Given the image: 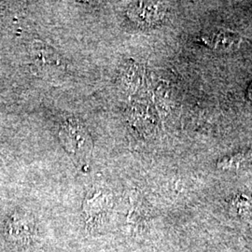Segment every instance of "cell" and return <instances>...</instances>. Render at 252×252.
<instances>
[{
  "label": "cell",
  "mask_w": 252,
  "mask_h": 252,
  "mask_svg": "<svg viewBox=\"0 0 252 252\" xmlns=\"http://www.w3.org/2000/svg\"><path fill=\"white\" fill-rule=\"evenodd\" d=\"M60 137L67 152L77 157H84L90 153L93 142L89 133L79 121L68 119L63 122Z\"/></svg>",
  "instance_id": "cell-1"
},
{
  "label": "cell",
  "mask_w": 252,
  "mask_h": 252,
  "mask_svg": "<svg viewBox=\"0 0 252 252\" xmlns=\"http://www.w3.org/2000/svg\"><path fill=\"white\" fill-rule=\"evenodd\" d=\"M32 56L34 62L40 67H57L62 63L54 50L43 44L33 46Z\"/></svg>",
  "instance_id": "cell-4"
},
{
  "label": "cell",
  "mask_w": 252,
  "mask_h": 252,
  "mask_svg": "<svg viewBox=\"0 0 252 252\" xmlns=\"http://www.w3.org/2000/svg\"><path fill=\"white\" fill-rule=\"evenodd\" d=\"M199 42L217 51H230L241 44V37L229 31H213L199 36Z\"/></svg>",
  "instance_id": "cell-3"
},
{
  "label": "cell",
  "mask_w": 252,
  "mask_h": 252,
  "mask_svg": "<svg viewBox=\"0 0 252 252\" xmlns=\"http://www.w3.org/2000/svg\"><path fill=\"white\" fill-rule=\"evenodd\" d=\"M252 162V152H242L235 153L234 155L227 156L218 162V166L226 169V168H239L247 166Z\"/></svg>",
  "instance_id": "cell-5"
},
{
  "label": "cell",
  "mask_w": 252,
  "mask_h": 252,
  "mask_svg": "<svg viewBox=\"0 0 252 252\" xmlns=\"http://www.w3.org/2000/svg\"><path fill=\"white\" fill-rule=\"evenodd\" d=\"M164 14L165 6L162 2H133L127 10L128 17L139 27L154 26L162 21Z\"/></svg>",
  "instance_id": "cell-2"
}]
</instances>
